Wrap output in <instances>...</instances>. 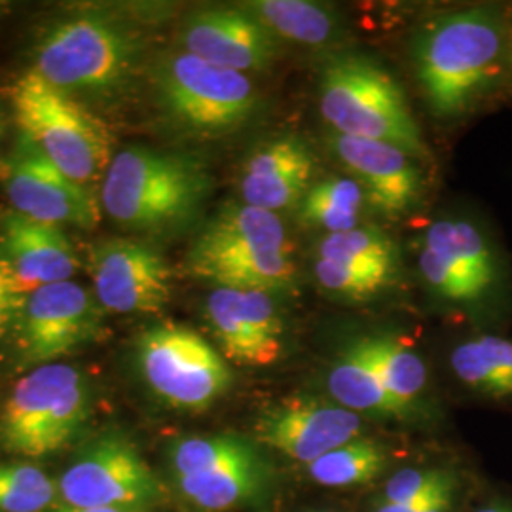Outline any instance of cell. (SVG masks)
<instances>
[{"instance_id":"cell-24","label":"cell","mask_w":512,"mask_h":512,"mask_svg":"<svg viewBox=\"0 0 512 512\" xmlns=\"http://www.w3.org/2000/svg\"><path fill=\"white\" fill-rule=\"evenodd\" d=\"M353 342L378 374L387 393L414 416L429 382V372L420 355L389 332L363 334L353 338Z\"/></svg>"},{"instance_id":"cell-11","label":"cell","mask_w":512,"mask_h":512,"mask_svg":"<svg viewBox=\"0 0 512 512\" xmlns=\"http://www.w3.org/2000/svg\"><path fill=\"white\" fill-rule=\"evenodd\" d=\"M139 368L152 393L167 406L202 412L232 387V368L200 332L164 323L141 334Z\"/></svg>"},{"instance_id":"cell-25","label":"cell","mask_w":512,"mask_h":512,"mask_svg":"<svg viewBox=\"0 0 512 512\" xmlns=\"http://www.w3.org/2000/svg\"><path fill=\"white\" fill-rule=\"evenodd\" d=\"M243 6L279 40L308 48H323L334 42L342 27L330 8L310 0H255Z\"/></svg>"},{"instance_id":"cell-32","label":"cell","mask_w":512,"mask_h":512,"mask_svg":"<svg viewBox=\"0 0 512 512\" xmlns=\"http://www.w3.org/2000/svg\"><path fill=\"white\" fill-rule=\"evenodd\" d=\"M27 291L4 253L0 251V338L14 332L23 310Z\"/></svg>"},{"instance_id":"cell-19","label":"cell","mask_w":512,"mask_h":512,"mask_svg":"<svg viewBox=\"0 0 512 512\" xmlns=\"http://www.w3.org/2000/svg\"><path fill=\"white\" fill-rule=\"evenodd\" d=\"M329 145L340 164L363 186L366 200L378 213L395 219L420 203V167L403 148L336 133L330 135Z\"/></svg>"},{"instance_id":"cell-28","label":"cell","mask_w":512,"mask_h":512,"mask_svg":"<svg viewBox=\"0 0 512 512\" xmlns=\"http://www.w3.org/2000/svg\"><path fill=\"white\" fill-rule=\"evenodd\" d=\"M387 467V452L376 440H351L308 465L310 478L325 488H355L372 482Z\"/></svg>"},{"instance_id":"cell-4","label":"cell","mask_w":512,"mask_h":512,"mask_svg":"<svg viewBox=\"0 0 512 512\" xmlns=\"http://www.w3.org/2000/svg\"><path fill=\"white\" fill-rule=\"evenodd\" d=\"M186 270L215 289L289 293L296 283L293 241L279 215L230 203L207 220L186 255Z\"/></svg>"},{"instance_id":"cell-31","label":"cell","mask_w":512,"mask_h":512,"mask_svg":"<svg viewBox=\"0 0 512 512\" xmlns=\"http://www.w3.org/2000/svg\"><path fill=\"white\" fill-rule=\"evenodd\" d=\"M461 486V475L454 469L433 492L404 503H380L374 512H452L458 503Z\"/></svg>"},{"instance_id":"cell-21","label":"cell","mask_w":512,"mask_h":512,"mask_svg":"<svg viewBox=\"0 0 512 512\" xmlns=\"http://www.w3.org/2000/svg\"><path fill=\"white\" fill-rule=\"evenodd\" d=\"M0 251L27 293L71 281L80 268L73 243L59 226L23 217L12 209L0 215Z\"/></svg>"},{"instance_id":"cell-26","label":"cell","mask_w":512,"mask_h":512,"mask_svg":"<svg viewBox=\"0 0 512 512\" xmlns=\"http://www.w3.org/2000/svg\"><path fill=\"white\" fill-rule=\"evenodd\" d=\"M365 202V190L353 177H329L311 184L296 211L302 224L329 236L361 226Z\"/></svg>"},{"instance_id":"cell-8","label":"cell","mask_w":512,"mask_h":512,"mask_svg":"<svg viewBox=\"0 0 512 512\" xmlns=\"http://www.w3.org/2000/svg\"><path fill=\"white\" fill-rule=\"evenodd\" d=\"M92 414L90 385L65 363L37 366L0 408V448L19 458H46L67 448Z\"/></svg>"},{"instance_id":"cell-36","label":"cell","mask_w":512,"mask_h":512,"mask_svg":"<svg viewBox=\"0 0 512 512\" xmlns=\"http://www.w3.org/2000/svg\"><path fill=\"white\" fill-rule=\"evenodd\" d=\"M6 131H8V118H6V110H4L2 103H0V145H2V141L6 137Z\"/></svg>"},{"instance_id":"cell-9","label":"cell","mask_w":512,"mask_h":512,"mask_svg":"<svg viewBox=\"0 0 512 512\" xmlns=\"http://www.w3.org/2000/svg\"><path fill=\"white\" fill-rule=\"evenodd\" d=\"M175 488L207 512L260 503L274 484V471L260 444L234 433L175 440L169 450Z\"/></svg>"},{"instance_id":"cell-16","label":"cell","mask_w":512,"mask_h":512,"mask_svg":"<svg viewBox=\"0 0 512 512\" xmlns=\"http://www.w3.org/2000/svg\"><path fill=\"white\" fill-rule=\"evenodd\" d=\"M361 416L311 397L272 404L256 418V442L285 458L310 465L315 459L361 437Z\"/></svg>"},{"instance_id":"cell-3","label":"cell","mask_w":512,"mask_h":512,"mask_svg":"<svg viewBox=\"0 0 512 512\" xmlns=\"http://www.w3.org/2000/svg\"><path fill=\"white\" fill-rule=\"evenodd\" d=\"M211 192V171L198 156L129 147L114 154L99 202L122 228L162 234L196 219Z\"/></svg>"},{"instance_id":"cell-34","label":"cell","mask_w":512,"mask_h":512,"mask_svg":"<svg viewBox=\"0 0 512 512\" xmlns=\"http://www.w3.org/2000/svg\"><path fill=\"white\" fill-rule=\"evenodd\" d=\"M48 512H141L129 511V509H101V507H67V505H59L52 511Z\"/></svg>"},{"instance_id":"cell-27","label":"cell","mask_w":512,"mask_h":512,"mask_svg":"<svg viewBox=\"0 0 512 512\" xmlns=\"http://www.w3.org/2000/svg\"><path fill=\"white\" fill-rule=\"evenodd\" d=\"M315 256L344 262L393 283L401 268L399 247L376 226H357L348 232L329 234L317 243Z\"/></svg>"},{"instance_id":"cell-22","label":"cell","mask_w":512,"mask_h":512,"mask_svg":"<svg viewBox=\"0 0 512 512\" xmlns=\"http://www.w3.org/2000/svg\"><path fill=\"white\" fill-rule=\"evenodd\" d=\"M448 368L475 401L512 408V336L503 330L475 329L456 340Z\"/></svg>"},{"instance_id":"cell-29","label":"cell","mask_w":512,"mask_h":512,"mask_svg":"<svg viewBox=\"0 0 512 512\" xmlns=\"http://www.w3.org/2000/svg\"><path fill=\"white\" fill-rule=\"evenodd\" d=\"M57 499V484L40 467L0 461V512H46Z\"/></svg>"},{"instance_id":"cell-5","label":"cell","mask_w":512,"mask_h":512,"mask_svg":"<svg viewBox=\"0 0 512 512\" xmlns=\"http://www.w3.org/2000/svg\"><path fill=\"white\" fill-rule=\"evenodd\" d=\"M141 57L143 38L128 21L107 12H82L42 31L33 71L74 97H112L128 88Z\"/></svg>"},{"instance_id":"cell-15","label":"cell","mask_w":512,"mask_h":512,"mask_svg":"<svg viewBox=\"0 0 512 512\" xmlns=\"http://www.w3.org/2000/svg\"><path fill=\"white\" fill-rule=\"evenodd\" d=\"M93 294L112 313H156L173 296V270L156 247L141 239L114 238L92 249Z\"/></svg>"},{"instance_id":"cell-35","label":"cell","mask_w":512,"mask_h":512,"mask_svg":"<svg viewBox=\"0 0 512 512\" xmlns=\"http://www.w3.org/2000/svg\"><path fill=\"white\" fill-rule=\"evenodd\" d=\"M507 97H512V6H511V38H509V76H507Z\"/></svg>"},{"instance_id":"cell-14","label":"cell","mask_w":512,"mask_h":512,"mask_svg":"<svg viewBox=\"0 0 512 512\" xmlns=\"http://www.w3.org/2000/svg\"><path fill=\"white\" fill-rule=\"evenodd\" d=\"M2 183L12 211L23 217L82 230L101 220L103 207L92 190L61 173L21 135L2 165Z\"/></svg>"},{"instance_id":"cell-13","label":"cell","mask_w":512,"mask_h":512,"mask_svg":"<svg viewBox=\"0 0 512 512\" xmlns=\"http://www.w3.org/2000/svg\"><path fill=\"white\" fill-rule=\"evenodd\" d=\"M103 313L95 294L74 281L27 293L14 329L21 363L50 365L90 344L101 329Z\"/></svg>"},{"instance_id":"cell-1","label":"cell","mask_w":512,"mask_h":512,"mask_svg":"<svg viewBox=\"0 0 512 512\" xmlns=\"http://www.w3.org/2000/svg\"><path fill=\"white\" fill-rule=\"evenodd\" d=\"M511 6L476 2L444 10L421 25L412 57L425 103L458 124L507 97Z\"/></svg>"},{"instance_id":"cell-10","label":"cell","mask_w":512,"mask_h":512,"mask_svg":"<svg viewBox=\"0 0 512 512\" xmlns=\"http://www.w3.org/2000/svg\"><path fill=\"white\" fill-rule=\"evenodd\" d=\"M156 93L165 114L179 128L203 137L236 131L258 107V93L247 74L220 69L186 52L160 61Z\"/></svg>"},{"instance_id":"cell-7","label":"cell","mask_w":512,"mask_h":512,"mask_svg":"<svg viewBox=\"0 0 512 512\" xmlns=\"http://www.w3.org/2000/svg\"><path fill=\"white\" fill-rule=\"evenodd\" d=\"M19 135L40 150L74 183L90 188L103 183L112 154L110 129L90 107L29 69L12 93Z\"/></svg>"},{"instance_id":"cell-6","label":"cell","mask_w":512,"mask_h":512,"mask_svg":"<svg viewBox=\"0 0 512 512\" xmlns=\"http://www.w3.org/2000/svg\"><path fill=\"white\" fill-rule=\"evenodd\" d=\"M319 110L336 135L382 141L416 160L429 150L401 84L370 55H332L319 76Z\"/></svg>"},{"instance_id":"cell-17","label":"cell","mask_w":512,"mask_h":512,"mask_svg":"<svg viewBox=\"0 0 512 512\" xmlns=\"http://www.w3.org/2000/svg\"><path fill=\"white\" fill-rule=\"evenodd\" d=\"M205 317L226 361L243 366L275 365L285 348V323L274 294L213 289Z\"/></svg>"},{"instance_id":"cell-30","label":"cell","mask_w":512,"mask_h":512,"mask_svg":"<svg viewBox=\"0 0 512 512\" xmlns=\"http://www.w3.org/2000/svg\"><path fill=\"white\" fill-rule=\"evenodd\" d=\"M313 275L317 285L325 293L348 302H365L384 293L389 285H393V281L384 277L366 274L363 270H357L344 262L319 256H315L313 262Z\"/></svg>"},{"instance_id":"cell-23","label":"cell","mask_w":512,"mask_h":512,"mask_svg":"<svg viewBox=\"0 0 512 512\" xmlns=\"http://www.w3.org/2000/svg\"><path fill=\"white\" fill-rule=\"evenodd\" d=\"M327 389L330 397L342 408L363 416L406 420L412 414L397 403L385 389L378 374L366 363L355 342L349 340L340 349L336 361L327 372Z\"/></svg>"},{"instance_id":"cell-33","label":"cell","mask_w":512,"mask_h":512,"mask_svg":"<svg viewBox=\"0 0 512 512\" xmlns=\"http://www.w3.org/2000/svg\"><path fill=\"white\" fill-rule=\"evenodd\" d=\"M473 512H512V503L507 499H490L478 505Z\"/></svg>"},{"instance_id":"cell-18","label":"cell","mask_w":512,"mask_h":512,"mask_svg":"<svg viewBox=\"0 0 512 512\" xmlns=\"http://www.w3.org/2000/svg\"><path fill=\"white\" fill-rule=\"evenodd\" d=\"M181 44L186 54L241 74L268 69L281 50V40L245 6L192 12L181 27Z\"/></svg>"},{"instance_id":"cell-12","label":"cell","mask_w":512,"mask_h":512,"mask_svg":"<svg viewBox=\"0 0 512 512\" xmlns=\"http://www.w3.org/2000/svg\"><path fill=\"white\" fill-rule=\"evenodd\" d=\"M67 507H101L145 512L164 488L141 452L122 435H105L86 446L57 484Z\"/></svg>"},{"instance_id":"cell-2","label":"cell","mask_w":512,"mask_h":512,"mask_svg":"<svg viewBox=\"0 0 512 512\" xmlns=\"http://www.w3.org/2000/svg\"><path fill=\"white\" fill-rule=\"evenodd\" d=\"M418 270L429 294L475 329L511 323V262L484 217L456 211L431 222L421 238Z\"/></svg>"},{"instance_id":"cell-20","label":"cell","mask_w":512,"mask_h":512,"mask_svg":"<svg viewBox=\"0 0 512 512\" xmlns=\"http://www.w3.org/2000/svg\"><path fill=\"white\" fill-rule=\"evenodd\" d=\"M315 154L306 139L285 133L260 143L239 171L241 202L279 215L296 209L310 190Z\"/></svg>"}]
</instances>
